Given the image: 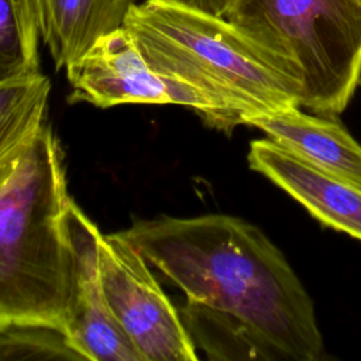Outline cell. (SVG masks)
<instances>
[{"instance_id": "obj_8", "label": "cell", "mask_w": 361, "mask_h": 361, "mask_svg": "<svg viewBox=\"0 0 361 361\" xmlns=\"http://www.w3.org/2000/svg\"><path fill=\"white\" fill-rule=\"evenodd\" d=\"M259 172L324 226L361 241V189L290 154L269 138L254 140L247 155Z\"/></svg>"}, {"instance_id": "obj_10", "label": "cell", "mask_w": 361, "mask_h": 361, "mask_svg": "<svg viewBox=\"0 0 361 361\" xmlns=\"http://www.w3.org/2000/svg\"><path fill=\"white\" fill-rule=\"evenodd\" d=\"M32 4L39 37L59 69L124 27L135 0H32Z\"/></svg>"}, {"instance_id": "obj_4", "label": "cell", "mask_w": 361, "mask_h": 361, "mask_svg": "<svg viewBox=\"0 0 361 361\" xmlns=\"http://www.w3.org/2000/svg\"><path fill=\"white\" fill-rule=\"evenodd\" d=\"M221 17L300 90L299 106L337 116L361 78V0H226Z\"/></svg>"}, {"instance_id": "obj_7", "label": "cell", "mask_w": 361, "mask_h": 361, "mask_svg": "<svg viewBox=\"0 0 361 361\" xmlns=\"http://www.w3.org/2000/svg\"><path fill=\"white\" fill-rule=\"evenodd\" d=\"M73 279L65 324L86 361H144L116 320L100 276L97 226L72 200L68 213Z\"/></svg>"}, {"instance_id": "obj_11", "label": "cell", "mask_w": 361, "mask_h": 361, "mask_svg": "<svg viewBox=\"0 0 361 361\" xmlns=\"http://www.w3.org/2000/svg\"><path fill=\"white\" fill-rule=\"evenodd\" d=\"M49 93L41 72L0 83V158L41 128Z\"/></svg>"}, {"instance_id": "obj_2", "label": "cell", "mask_w": 361, "mask_h": 361, "mask_svg": "<svg viewBox=\"0 0 361 361\" xmlns=\"http://www.w3.org/2000/svg\"><path fill=\"white\" fill-rule=\"evenodd\" d=\"M71 202L49 126L0 158V324L65 329L73 279Z\"/></svg>"}, {"instance_id": "obj_3", "label": "cell", "mask_w": 361, "mask_h": 361, "mask_svg": "<svg viewBox=\"0 0 361 361\" xmlns=\"http://www.w3.org/2000/svg\"><path fill=\"white\" fill-rule=\"evenodd\" d=\"M124 28L148 65L188 83L219 110L230 133L250 116L299 106V85L220 16L166 0L134 4Z\"/></svg>"}, {"instance_id": "obj_1", "label": "cell", "mask_w": 361, "mask_h": 361, "mask_svg": "<svg viewBox=\"0 0 361 361\" xmlns=\"http://www.w3.org/2000/svg\"><path fill=\"white\" fill-rule=\"evenodd\" d=\"M118 234L186 295L180 317L210 360L324 357L312 298L257 226L228 214L161 216Z\"/></svg>"}, {"instance_id": "obj_5", "label": "cell", "mask_w": 361, "mask_h": 361, "mask_svg": "<svg viewBox=\"0 0 361 361\" xmlns=\"http://www.w3.org/2000/svg\"><path fill=\"white\" fill-rule=\"evenodd\" d=\"M99 268L110 309L144 361L197 360L180 313L145 258L118 233H100Z\"/></svg>"}, {"instance_id": "obj_9", "label": "cell", "mask_w": 361, "mask_h": 361, "mask_svg": "<svg viewBox=\"0 0 361 361\" xmlns=\"http://www.w3.org/2000/svg\"><path fill=\"white\" fill-rule=\"evenodd\" d=\"M334 117L293 106L250 116L244 126L259 128L290 154L361 189V144Z\"/></svg>"}, {"instance_id": "obj_14", "label": "cell", "mask_w": 361, "mask_h": 361, "mask_svg": "<svg viewBox=\"0 0 361 361\" xmlns=\"http://www.w3.org/2000/svg\"><path fill=\"white\" fill-rule=\"evenodd\" d=\"M171 3H176L193 10H199L207 14H213V16H220L221 17V11L224 7V1L226 0H166Z\"/></svg>"}, {"instance_id": "obj_13", "label": "cell", "mask_w": 361, "mask_h": 361, "mask_svg": "<svg viewBox=\"0 0 361 361\" xmlns=\"http://www.w3.org/2000/svg\"><path fill=\"white\" fill-rule=\"evenodd\" d=\"M86 361L65 329L47 323L0 324V361Z\"/></svg>"}, {"instance_id": "obj_12", "label": "cell", "mask_w": 361, "mask_h": 361, "mask_svg": "<svg viewBox=\"0 0 361 361\" xmlns=\"http://www.w3.org/2000/svg\"><path fill=\"white\" fill-rule=\"evenodd\" d=\"M32 0H0V83L39 71Z\"/></svg>"}, {"instance_id": "obj_6", "label": "cell", "mask_w": 361, "mask_h": 361, "mask_svg": "<svg viewBox=\"0 0 361 361\" xmlns=\"http://www.w3.org/2000/svg\"><path fill=\"white\" fill-rule=\"evenodd\" d=\"M65 68L72 86L71 102L97 107L182 104L193 109L206 124L220 127L214 103L193 86L155 72L124 27L97 39Z\"/></svg>"}]
</instances>
